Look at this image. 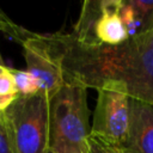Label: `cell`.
I'll return each mask as SVG.
<instances>
[{
	"instance_id": "5b68a950",
	"label": "cell",
	"mask_w": 153,
	"mask_h": 153,
	"mask_svg": "<svg viewBox=\"0 0 153 153\" xmlns=\"http://www.w3.org/2000/svg\"><path fill=\"white\" fill-rule=\"evenodd\" d=\"M20 44L26 71L39 81L41 91H44L50 98L65 85L63 71L56 50L47 33L30 32Z\"/></svg>"
},
{
	"instance_id": "277c9868",
	"label": "cell",
	"mask_w": 153,
	"mask_h": 153,
	"mask_svg": "<svg viewBox=\"0 0 153 153\" xmlns=\"http://www.w3.org/2000/svg\"><path fill=\"white\" fill-rule=\"evenodd\" d=\"M98 91L90 135L105 142L126 146L129 133L130 97L118 81H105Z\"/></svg>"
},
{
	"instance_id": "9a60e30c",
	"label": "cell",
	"mask_w": 153,
	"mask_h": 153,
	"mask_svg": "<svg viewBox=\"0 0 153 153\" xmlns=\"http://www.w3.org/2000/svg\"><path fill=\"white\" fill-rule=\"evenodd\" d=\"M117 153H139L135 148L130 146H116Z\"/></svg>"
},
{
	"instance_id": "7c38bea8",
	"label": "cell",
	"mask_w": 153,
	"mask_h": 153,
	"mask_svg": "<svg viewBox=\"0 0 153 153\" xmlns=\"http://www.w3.org/2000/svg\"><path fill=\"white\" fill-rule=\"evenodd\" d=\"M0 96L2 97H17L18 96L14 79L11 73V68L6 73L0 75Z\"/></svg>"
},
{
	"instance_id": "5bb4252c",
	"label": "cell",
	"mask_w": 153,
	"mask_h": 153,
	"mask_svg": "<svg viewBox=\"0 0 153 153\" xmlns=\"http://www.w3.org/2000/svg\"><path fill=\"white\" fill-rule=\"evenodd\" d=\"M17 97H2V96H0V110L1 111H5L12 104V102Z\"/></svg>"
},
{
	"instance_id": "8fae6325",
	"label": "cell",
	"mask_w": 153,
	"mask_h": 153,
	"mask_svg": "<svg viewBox=\"0 0 153 153\" xmlns=\"http://www.w3.org/2000/svg\"><path fill=\"white\" fill-rule=\"evenodd\" d=\"M129 5L135 11L136 16L142 20V26L147 22V19L153 13V1L152 0H128Z\"/></svg>"
},
{
	"instance_id": "52a82bcc",
	"label": "cell",
	"mask_w": 153,
	"mask_h": 153,
	"mask_svg": "<svg viewBox=\"0 0 153 153\" xmlns=\"http://www.w3.org/2000/svg\"><path fill=\"white\" fill-rule=\"evenodd\" d=\"M122 0H100V13L94 24L96 43L118 45L128 38V31L120 17Z\"/></svg>"
},
{
	"instance_id": "4fadbf2b",
	"label": "cell",
	"mask_w": 153,
	"mask_h": 153,
	"mask_svg": "<svg viewBox=\"0 0 153 153\" xmlns=\"http://www.w3.org/2000/svg\"><path fill=\"white\" fill-rule=\"evenodd\" d=\"M0 153H14L5 120L0 122Z\"/></svg>"
},
{
	"instance_id": "d6986e66",
	"label": "cell",
	"mask_w": 153,
	"mask_h": 153,
	"mask_svg": "<svg viewBox=\"0 0 153 153\" xmlns=\"http://www.w3.org/2000/svg\"><path fill=\"white\" fill-rule=\"evenodd\" d=\"M47 153H54V152H53V151H51V149H50V148H49V149H48V151H47Z\"/></svg>"
},
{
	"instance_id": "9c48e42d",
	"label": "cell",
	"mask_w": 153,
	"mask_h": 153,
	"mask_svg": "<svg viewBox=\"0 0 153 153\" xmlns=\"http://www.w3.org/2000/svg\"><path fill=\"white\" fill-rule=\"evenodd\" d=\"M0 31H2L5 35L14 38L18 43H20L31 31L24 29L23 26L16 24L11 18H8L4 11L0 8Z\"/></svg>"
},
{
	"instance_id": "ac0fdd59",
	"label": "cell",
	"mask_w": 153,
	"mask_h": 153,
	"mask_svg": "<svg viewBox=\"0 0 153 153\" xmlns=\"http://www.w3.org/2000/svg\"><path fill=\"white\" fill-rule=\"evenodd\" d=\"M2 121H4V111L0 110V122H2Z\"/></svg>"
},
{
	"instance_id": "2e32d148",
	"label": "cell",
	"mask_w": 153,
	"mask_h": 153,
	"mask_svg": "<svg viewBox=\"0 0 153 153\" xmlns=\"http://www.w3.org/2000/svg\"><path fill=\"white\" fill-rule=\"evenodd\" d=\"M8 69H10L8 67H1V66H0V75H1V74H4V73H6Z\"/></svg>"
},
{
	"instance_id": "7a4b0ae2",
	"label": "cell",
	"mask_w": 153,
	"mask_h": 153,
	"mask_svg": "<svg viewBox=\"0 0 153 153\" xmlns=\"http://www.w3.org/2000/svg\"><path fill=\"white\" fill-rule=\"evenodd\" d=\"M90 133L87 88L65 84L49 98V148L54 153H87Z\"/></svg>"
},
{
	"instance_id": "8992f818",
	"label": "cell",
	"mask_w": 153,
	"mask_h": 153,
	"mask_svg": "<svg viewBox=\"0 0 153 153\" xmlns=\"http://www.w3.org/2000/svg\"><path fill=\"white\" fill-rule=\"evenodd\" d=\"M126 146L139 153H153V106L130 98L129 133Z\"/></svg>"
},
{
	"instance_id": "e0dca14e",
	"label": "cell",
	"mask_w": 153,
	"mask_h": 153,
	"mask_svg": "<svg viewBox=\"0 0 153 153\" xmlns=\"http://www.w3.org/2000/svg\"><path fill=\"white\" fill-rule=\"evenodd\" d=\"M0 66H1V67H6V66H5V63H4V60H2L1 54H0Z\"/></svg>"
},
{
	"instance_id": "30bf717a",
	"label": "cell",
	"mask_w": 153,
	"mask_h": 153,
	"mask_svg": "<svg viewBox=\"0 0 153 153\" xmlns=\"http://www.w3.org/2000/svg\"><path fill=\"white\" fill-rule=\"evenodd\" d=\"M87 153H117L116 145L105 142L93 135L87 139Z\"/></svg>"
},
{
	"instance_id": "6da1fadb",
	"label": "cell",
	"mask_w": 153,
	"mask_h": 153,
	"mask_svg": "<svg viewBox=\"0 0 153 153\" xmlns=\"http://www.w3.org/2000/svg\"><path fill=\"white\" fill-rule=\"evenodd\" d=\"M66 84L99 88L123 84L130 98L153 106V13L141 32L118 45H85L73 33L56 32Z\"/></svg>"
},
{
	"instance_id": "ba28073f",
	"label": "cell",
	"mask_w": 153,
	"mask_h": 153,
	"mask_svg": "<svg viewBox=\"0 0 153 153\" xmlns=\"http://www.w3.org/2000/svg\"><path fill=\"white\" fill-rule=\"evenodd\" d=\"M18 96H32L41 91L39 81L27 71L11 69Z\"/></svg>"
},
{
	"instance_id": "3957f363",
	"label": "cell",
	"mask_w": 153,
	"mask_h": 153,
	"mask_svg": "<svg viewBox=\"0 0 153 153\" xmlns=\"http://www.w3.org/2000/svg\"><path fill=\"white\" fill-rule=\"evenodd\" d=\"M14 153H47L49 149V97L44 91L17 96L4 111Z\"/></svg>"
}]
</instances>
